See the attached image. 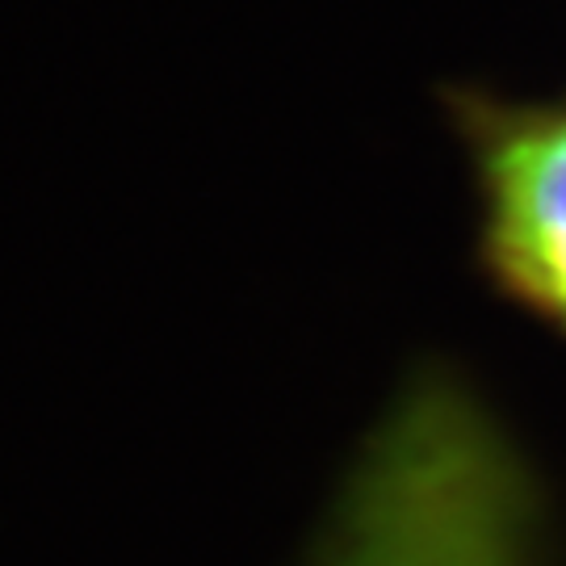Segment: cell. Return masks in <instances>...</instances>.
<instances>
[{"mask_svg": "<svg viewBox=\"0 0 566 566\" xmlns=\"http://www.w3.org/2000/svg\"><path fill=\"white\" fill-rule=\"evenodd\" d=\"M319 566H537V495L495 416L428 374L344 486Z\"/></svg>", "mask_w": 566, "mask_h": 566, "instance_id": "1", "label": "cell"}, {"mask_svg": "<svg viewBox=\"0 0 566 566\" xmlns=\"http://www.w3.org/2000/svg\"><path fill=\"white\" fill-rule=\"evenodd\" d=\"M479 189V261L512 306L566 340V97L449 88Z\"/></svg>", "mask_w": 566, "mask_h": 566, "instance_id": "2", "label": "cell"}]
</instances>
